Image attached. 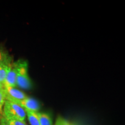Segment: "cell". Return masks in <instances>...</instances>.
Wrapping results in <instances>:
<instances>
[{
  "label": "cell",
  "instance_id": "obj_1",
  "mask_svg": "<svg viewBox=\"0 0 125 125\" xmlns=\"http://www.w3.org/2000/svg\"><path fill=\"white\" fill-rule=\"evenodd\" d=\"M15 62L17 65V86L24 90L31 89L32 85L28 74L27 61L20 59Z\"/></svg>",
  "mask_w": 125,
  "mask_h": 125
},
{
  "label": "cell",
  "instance_id": "obj_2",
  "mask_svg": "<svg viewBox=\"0 0 125 125\" xmlns=\"http://www.w3.org/2000/svg\"><path fill=\"white\" fill-rule=\"evenodd\" d=\"M2 116L6 119H14L25 121L26 113L24 109L18 104L6 100L3 108Z\"/></svg>",
  "mask_w": 125,
  "mask_h": 125
},
{
  "label": "cell",
  "instance_id": "obj_3",
  "mask_svg": "<svg viewBox=\"0 0 125 125\" xmlns=\"http://www.w3.org/2000/svg\"><path fill=\"white\" fill-rule=\"evenodd\" d=\"M6 92V100L19 104L20 101L27 97L24 92L17 89L15 87H4Z\"/></svg>",
  "mask_w": 125,
  "mask_h": 125
},
{
  "label": "cell",
  "instance_id": "obj_4",
  "mask_svg": "<svg viewBox=\"0 0 125 125\" xmlns=\"http://www.w3.org/2000/svg\"><path fill=\"white\" fill-rule=\"evenodd\" d=\"M18 104L21 106L25 111L38 112L40 109V105L38 101L33 98L29 97H27Z\"/></svg>",
  "mask_w": 125,
  "mask_h": 125
},
{
  "label": "cell",
  "instance_id": "obj_5",
  "mask_svg": "<svg viewBox=\"0 0 125 125\" xmlns=\"http://www.w3.org/2000/svg\"><path fill=\"white\" fill-rule=\"evenodd\" d=\"M17 65L16 62H13L10 70L8 73L4 83V87H16L17 86Z\"/></svg>",
  "mask_w": 125,
  "mask_h": 125
},
{
  "label": "cell",
  "instance_id": "obj_6",
  "mask_svg": "<svg viewBox=\"0 0 125 125\" xmlns=\"http://www.w3.org/2000/svg\"><path fill=\"white\" fill-rule=\"evenodd\" d=\"M13 59L7 50L0 46V64H11L13 62Z\"/></svg>",
  "mask_w": 125,
  "mask_h": 125
},
{
  "label": "cell",
  "instance_id": "obj_7",
  "mask_svg": "<svg viewBox=\"0 0 125 125\" xmlns=\"http://www.w3.org/2000/svg\"><path fill=\"white\" fill-rule=\"evenodd\" d=\"M13 63V62H12ZM0 64V84L4 86V81L8 73L10 70L12 64Z\"/></svg>",
  "mask_w": 125,
  "mask_h": 125
},
{
  "label": "cell",
  "instance_id": "obj_8",
  "mask_svg": "<svg viewBox=\"0 0 125 125\" xmlns=\"http://www.w3.org/2000/svg\"><path fill=\"white\" fill-rule=\"evenodd\" d=\"M40 125H53L51 116L48 114L41 112H37Z\"/></svg>",
  "mask_w": 125,
  "mask_h": 125
},
{
  "label": "cell",
  "instance_id": "obj_9",
  "mask_svg": "<svg viewBox=\"0 0 125 125\" xmlns=\"http://www.w3.org/2000/svg\"><path fill=\"white\" fill-rule=\"evenodd\" d=\"M26 115L27 116L30 124L31 125H40L37 112L26 111Z\"/></svg>",
  "mask_w": 125,
  "mask_h": 125
},
{
  "label": "cell",
  "instance_id": "obj_10",
  "mask_svg": "<svg viewBox=\"0 0 125 125\" xmlns=\"http://www.w3.org/2000/svg\"><path fill=\"white\" fill-rule=\"evenodd\" d=\"M6 101V92L4 88L0 90V119L2 117L3 108Z\"/></svg>",
  "mask_w": 125,
  "mask_h": 125
},
{
  "label": "cell",
  "instance_id": "obj_11",
  "mask_svg": "<svg viewBox=\"0 0 125 125\" xmlns=\"http://www.w3.org/2000/svg\"><path fill=\"white\" fill-rule=\"evenodd\" d=\"M74 125L71 123L70 122L67 121L61 116H59L56 120L55 125Z\"/></svg>",
  "mask_w": 125,
  "mask_h": 125
},
{
  "label": "cell",
  "instance_id": "obj_12",
  "mask_svg": "<svg viewBox=\"0 0 125 125\" xmlns=\"http://www.w3.org/2000/svg\"><path fill=\"white\" fill-rule=\"evenodd\" d=\"M9 123V125H27L25 121H21L20 120L10 119H6Z\"/></svg>",
  "mask_w": 125,
  "mask_h": 125
},
{
  "label": "cell",
  "instance_id": "obj_13",
  "mask_svg": "<svg viewBox=\"0 0 125 125\" xmlns=\"http://www.w3.org/2000/svg\"><path fill=\"white\" fill-rule=\"evenodd\" d=\"M0 125H9V124L8 123L6 119L2 116L0 119Z\"/></svg>",
  "mask_w": 125,
  "mask_h": 125
},
{
  "label": "cell",
  "instance_id": "obj_14",
  "mask_svg": "<svg viewBox=\"0 0 125 125\" xmlns=\"http://www.w3.org/2000/svg\"><path fill=\"white\" fill-rule=\"evenodd\" d=\"M3 88H4V86H3L2 85H1V84H0V90L2 89H3Z\"/></svg>",
  "mask_w": 125,
  "mask_h": 125
}]
</instances>
